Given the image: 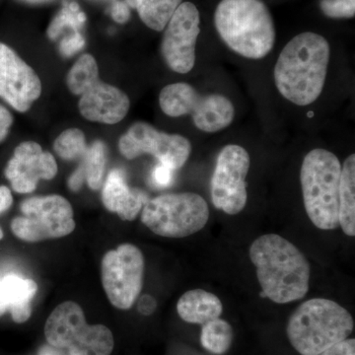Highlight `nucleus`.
Listing matches in <instances>:
<instances>
[{
	"mask_svg": "<svg viewBox=\"0 0 355 355\" xmlns=\"http://www.w3.org/2000/svg\"><path fill=\"white\" fill-rule=\"evenodd\" d=\"M23 1L29 2V3H42V2L50 1V0H23Z\"/></svg>",
	"mask_w": 355,
	"mask_h": 355,
	"instance_id": "nucleus-36",
	"label": "nucleus"
},
{
	"mask_svg": "<svg viewBox=\"0 0 355 355\" xmlns=\"http://www.w3.org/2000/svg\"><path fill=\"white\" fill-rule=\"evenodd\" d=\"M13 203L12 195L11 191L6 186L0 187V214L6 212V210L10 209ZM3 238V231L0 227V240Z\"/></svg>",
	"mask_w": 355,
	"mask_h": 355,
	"instance_id": "nucleus-32",
	"label": "nucleus"
},
{
	"mask_svg": "<svg viewBox=\"0 0 355 355\" xmlns=\"http://www.w3.org/2000/svg\"><path fill=\"white\" fill-rule=\"evenodd\" d=\"M250 163L249 153L244 147L228 144L221 149L210 181L211 200L216 209L229 216H236L245 209Z\"/></svg>",
	"mask_w": 355,
	"mask_h": 355,
	"instance_id": "nucleus-11",
	"label": "nucleus"
},
{
	"mask_svg": "<svg viewBox=\"0 0 355 355\" xmlns=\"http://www.w3.org/2000/svg\"><path fill=\"white\" fill-rule=\"evenodd\" d=\"M342 164L323 148L311 150L303 159L300 182L306 214L321 230H335L338 222V187Z\"/></svg>",
	"mask_w": 355,
	"mask_h": 355,
	"instance_id": "nucleus-5",
	"label": "nucleus"
},
{
	"mask_svg": "<svg viewBox=\"0 0 355 355\" xmlns=\"http://www.w3.org/2000/svg\"><path fill=\"white\" fill-rule=\"evenodd\" d=\"M200 11L191 2H183L166 25L161 53L170 69L189 73L196 64V44L200 33Z\"/></svg>",
	"mask_w": 355,
	"mask_h": 355,
	"instance_id": "nucleus-13",
	"label": "nucleus"
},
{
	"mask_svg": "<svg viewBox=\"0 0 355 355\" xmlns=\"http://www.w3.org/2000/svg\"><path fill=\"white\" fill-rule=\"evenodd\" d=\"M53 149L62 160L81 161L87 153L88 146L83 130L69 128L55 139Z\"/></svg>",
	"mask_w": 355,
	"mask_h": 355,
	"instance_id": "nucleus-24",
	"label": "nucleus"
},
{
	"mask_svg": "<svg viewBox=\"0 0 355 355\" xmlns=\"http://www.w3.org/2000/svg\"><path fill=\"white\" fill-rule=\"evenodd\" d=\"M20 209L22 216L13 219L11 230L22 241L58 239L71 234L76 229L73 209L62 196L29 198L21 203Z\"/></svg>",
	"mask_w": 355,
	"mask_h": 355,
	"instance_id": "nucleus-9",
	"label": "nucleus"
},
{
	"mask_svg": "<svg viewBox=\"0 0 355 355\" xmlns=\"http://www.w3.org/2000/svg\"><path fill=\"white\" fill-rule=\"evenodd\" d=\"M234 338L232 326L225 320L217 318L202 324L200 345L203 349L214 355H223L231 349Z\"/></svg>",
	"mask_w": 355,
	"mask_h": 355,
	"instance_id": "nucleus-22",
	"label": "nucleus"
},
{
	"mask_svg": "<svg viewBox=\"0 0 355 355\" xmlns=\"http://www.w3.org/2000/svg\"><path fill=\"white\" fill-rule=\"evenodd\" d=\"M84 44H85V40L83 35L79 32H74L71 36L62 40L60 44V51L64 57L69 58L77 51L83 50Z\"/></svg>",
	"mask_w": 355,
	"mask_h": 355,
	"instance_id": "nucleus-27",
	"label": "nucleus"
},
{
	"mask_svg": "<svg viewBox=\"0 0 355 355\" xmlns=\"http://www.w3.org/2000/svg\"><path fill=\"white\" fill-rule=\"evenodd\" d=\"M354 321L343 306L324 298H313L289 317L286 335L301 355H318L352 335Z\"/></svg>",
	"mask_w": 355,
	"mask_h": 355,
	"instance_id": "nucleus-4",
	"label": "nucleus"
},
{
	"mask_svg": "<svg viewBox=\"0 0 355 355\" xmlns=\"http://www.w3.org/2000/svg\"><path fill=\"white\" fill-rule=\"evenodd\" d=\"M177 312L183 321L189 324H207L220 318L223 305L216 294L203 289L184 292L177 303Z\"/></svg>",
	"mask_w": 355,
	"mask_h": 355,
	"instance_id": "nucleus-19",
	"label": "nucleus"
},
{
	"mask_svg": "<svg viewBox=\"0 0 355 355\" xmlns=\"http://www.w3.org/2000/svg\"><path fill=\"white\" fill-rule=\"evenodd\" d=\"M111 13L116 23L125 24L130 18V7L125 0H116L112 6Z\"/></svg>",
	"mask_w": 355,
	"mask_h": 355,
	"instance_id": "nucleus-30",
	"label": "nucleus"
},
{
	"mask_svg": "<svg viewBox=\"0 0 355 355\" xmlns=\"http://www.w3.org/2000/svg\"><path fill=\"white\" fill-rule=\"evenodd\" d=\"M86 15L80 11L76 2L67 4L55 16L48 29V36L55 40L64 31V28L70 27L74 32H78L79 28L85 23Z\"/></svg>",
	"mask_w": 355,
	"mask_h": 355,
	"instance_id": "nucleus-25",
	"label": "nucleus"
},
{
	"mask_svg": "<svg viewBox=\"0 0 355 355\" xmlns=\"http://www.w3.org/2000/svg\"><path fill=\"white\" fill-rule=\"evenodd\" d=\"M57 174L55 157L34 141L22 142L16 147L6 169V177L19 193H32L41 180L53 179Z\"/></svg>",
	"mask_w": 355,
	"mask_h": 355,
	"instance_id": "nucleus-16",
	"label": "nucleus"
},
{
	"mask_svg": "<svg viewBox=\"0 0 355 355\" xmlns=\"http://www.w3.org/2000/svg\"><path fill=\"white\" fill-rule=\"evenodd\" d=\"M318 355H355V340L345 338Z\"/></svg>",
	"mask_w": 355,
	"mask_h": 355,
	"instance_id": "nucleus-29",
	"label": "nucleus"
},
{
	"mask_svg": "<svg viewBox=\"0 0 355 355\" xmlns=\"http://www.w3.org/2000/svg\"><path fill=\"white\" fill-rule=\"evenodd\" d=\"M69 91L80 96L79 111L83 118L90 121L114 125L123 121L130 110L128 96L116 86L103 83L99 71L91 74Z\"/></svg>",
	"mask_w": 355,
	"mask_h": 355,
	"instance_id": "nucleus-14",
	"label": "nucleus"
},
{
	"mask_svg": "<svg viewBox=\"0 0 355 355\" xmlns=\"http://www.w3.org/2000/svg\"><path fill=\"white\" fill-rule=\"evenodd\" d=\"M263 296L277 304L301 300L310 287L311 266L302 252L286 238L266 234L250 247Z\"/></svg>",
	"mask_w": 355,
	"mask_h": 355,
	"instance_id": "nucleus-2",
	"label": "nucleus"
},
{
	"mask_svg": "<svg viewBox=\"0 0 355 355\" xmlns=\"http://www.w3.org/2000/svg\"><path fill=\"white\" fill-rule=\"evenodd\" d=\"M338 222L345 235L355 236V155L345 159L338 187Z\"/></svg>",
	"mask_w": 355,
	"mask_h": 355,
	"instance_id": "nucleus-20",
	"label": "nucleus"
},
{
	"mask_svg": "<svg viewBox=\"0 0 355 355\" xmlns=\"http://www.w3.org/2000/svg\"><path fill=\"white\" fill-rule=\"evenodd\" d=\"M322 12L333 19H350L355 15V0H321Z\"/></svg>",
	"mask_w": 355,
	"mask_h": 355,
	"instance_id": "nucleus-26",
	"label": "nucleus"
},
{
	"mask_svg": "<svg viewBox=\"0 0 355 355\" xmlns=\"http://www.w3.org/2000/svg\"><path fill=\"white\" fill-rule=\"evenodd\" d=\"M12 123V114L6 107L0 105V144L6 139Z\"/></svg>",
	"mask_w": 355,
	"mask_h": 355,
	"instance_id": "nucleus-31",
	"label": "nucleus"
},
{
	"mask_svg": "<svg viewBox=\"0 0 355 355\" xmlns=\"http://www.w3.org/2000/svg\"><path fill=\"white\" fill-rule=\"evenodd\" d=\"M182 3L183 0H135V8L147 27L160 32Z\"/></svg>",
	"mask_w": 355,
	"mask_h": 355,
	"instance_id": "nucleus-21",
	"label": "nucleus"
},
{
	"mask_svg": "<svg viewBox=\"0 0 355 355\" xmlns=\"http://www.w3.org/2000/svg\"><path fill=\"white\" fill-rule=\"evenodd\" d=\"M146 261L142 252L132 244L120 245L103 257L101 273L105 293L116 309L128 310L144 286Z\"/></svg>",
	"mask_w": 355,
	"mask_h": 355,
	"instance_id": "nucleus-10",
	"label": "nucleus"
},
{
	"mask_svg": "<svg viewBox=\"0 0 355 355\" xmlns=\"http://www.w3.org/2000/svg\"><path fill=\"white\" fill-rule=\"evenodd\" d=\"M102 202L109 211L118 214L125 221H132L148 202L146 193L132 189L125 182L123 173L112 170L103 184Z\"/></svg>",
	"mask_w": 355,
	"mask_h": 355,
	"instance_id": "nucleus-17",
	"label": "nucleus"
},
{
	"mask_svg": "<svg viewBox=\"0 0 355 355\" xmlns=\"http://www.w3.org/2000/svg\"><path fill=\"white\" fill-rule=\"evenodd\" d=\"M38 355H65L62 350L55 349L49 345L40 347Z\"/></svg>",
	"mask_w": 355,
	"mask_h": 355,
	"instance_id": "nucleus-35",
	"label": "nucleus"
},
{
	"mask_svg": "<svg viewBox=\"0 0 355 355\" xmlns=\"http://www.w3.org/2000/svg\"><path fill=\"white\" fill-rule=\"evenodd\" d=\"M119 150L128 160L150 154L160 164L176 171L190 157L191 144L182 135L159 132L146 121H137L119 140Z\"/></svg>",
	"mask_w": 355,
	"mask_h": 355,
	"instance_id": "nucleus-12",
	"label": "nucleus"
},
{
	"mask_svg": "<svg viewBox=\"0 0 355 355\" xmlns=\"http://www.w3.org/2000/svg\"><path fill=\"white\" fill-rule=\"evenodd\" d=\"M330 53V44L317 33H301L291 39L273 71L280 95L301 107L316 101L326 83Z\"/></svg>",
	"mask_w": 355,
	"mask_h": 355,
	"instance_id": "nucleus-1",
	"label": "nucleus"
},
{
	"mask_svg": "<svg viewBox=\"0 0 355 355\" xmlns=\"http://www.w3.org/2000/svg\"><path fill=\"white\" fill-rule=\"evenodd\" d=\"M214 25L222 41L243 58L261 60L275 46V23L263 0H221Z\"/></svg>",
	"mask_w": 355,
	"mask_h": 355,
	"instance_id": "nucleus-3",
	"label": "nucleus"
},
{
	"mask_svg": "<svg viewBox=\"0 0 355 355\" xmlns=\"http://www.w3.org/2000/svg\"><path fill=\"white\" fill-rule=\"evenodd\" d=\"M38 292L34 280L7 275L0 279V318L10 312L15 323L23 324L32 315V301Z\"/></svg>",
	"mask_w": 355,
	"mask_h": 355,
	"instance_id": "nucleus-18",
	"label": "nucleus"
},
{
	"mask_svg": "<svg viewBox=\"0 0 355 355\" xmlns=\"http://www.w3.org/2000/svg\"><path fill=\"white\" fill-rule=\"evenodd\" d=\"M209 219L207 200L196 193L159 196L144 205L141 221L154 234L184 238L202 230Z\"/></svg>",
	"mask_w": 355,
	"mask_h": 355,
	"instance_id": "nucleus-7",
	"label": "nucleus"
},
{
	"mask_svg": "<svg viewBox=\"0 0 355 355\" xmlns=\"http://www.w3.org/2000/svg\"><path fill=\"white\" fill-rule=\"evenodd\" d=\"M132 1V3L133 4V6H135V0H130Z\"/></svg>",
	"mask_w": 355,
	"mask_h": 355,
	"instance_id": "nucleus-37",
	"label": "nucleus"
},
{
	"mask_svg": "<svg viewBox=\"0 0 355 355\" xmlns=\"http://www.w3.org/2000/svg\"><path fill=\"white\" fill-rule=\"evenodd\" d=\"M156 301L155 299L150 295H144L139 299V305H137V309L142 315L149 316V315L153 314L154 311L156 310Z\"/></svg>",
	"mask_w": 355,
	"mask_h": 355,
	"instance_id": "nucleus-33",
	"label": "nucleus"
},
{
	"mask_svg": "<svg viewBox=\"0 0 355 355\" xmlns=\"http://www.w3.org/2000/svg\"><path fill=\"white\" fill-rule=\"evenodd\" d=\"M174 170L166 167L162 164H159L154 168L153 172V182L155 186L159 188H166L172 184L173 178H174Z\"/></svg>",
	"mask_w": 355,
	"mask_h": 355,
	"instance_id": "nucleus-28",
	"label": "nucleus"
},
{
	"mask_svg": "<svg viewBox=\"0 0 355 355\" xmlns=\"http://www.w3.org/2000/svg\"><path fill=\"white\" fill-rule=\"evenodd\" d=\"M46 342L67 355H111L113 333L105 324H89L80 305L65 301L55 308L44 324Z\"/></svg>",
	"mask_w": 355,
	"mask_h": 355,
	"instance_id": "nucleus-6",
	"label": "nucleus"
},
{
	"mask_svg": "<svg viewBox=\"0 0 355 355\" xmlns=\"http://www.w3.org/2000/svg\"><path fill=\"white\" fill-rule=\"evenodd\" d=\"M41 93L42 83L36 71L10 46L0 43V98L24 113Z\"/></svg>",
	"mask_w": 355,
	"mask_h": 355,
	"instance_id": "nucleus-15",
	"label": "nucleus"
},
{
	"mask_svg": "<svg viewBox=\"0 0 355 355\" xmlns=\"http://www.w3.org/2000/svg\"><path fill=\"white\" fill-rule=\"evenodd\" d=\"M159 105L171 118L190 114L193 123L205 132L228 128L235 118L233 103L220 94L202 95L188 83L170 84L161 90Z\"/></svg>",
	"mask_w": 355,
	"mask_h": 355,
	"instance_id": "nucleus-8",
	"label": "nucleus"
},
{
	"mask_svg": "<svg viewBox=\"0 0 355 355\" xmlns=\"http://www.w3.org/2000/svg\"><path fill=\"white\" fill-rule=\"evenodd\" d=\"M107 163L106 146L102 141H95L88 146L87 153L81 160V167L85 173V181L93 191L100 190L104 184Z\"/></svg>",
	"mask_w": 355,
	"mask_h": 355,
	"instance_id": "nucleus-23",
	"label": "nucleus"
},
{
	"mask_svg": "<svg viewBox=\"0 0 355 355\" xmlns=\"http://www.w3.org/2000/svg\"><path fill=\"white\" fill-rule=\"evenodd\" d=\"M84 181H85V173H84L83 168L79 166L69 178V187L70 190L78 191L83 187Z\"/></svg>",
	"mask_w": 355,
	"mask_h": 355,
	"instance_id": "nucleus-34",
	"label": "nucleus"
}]
</instances>
